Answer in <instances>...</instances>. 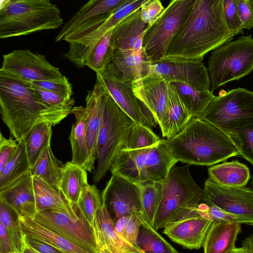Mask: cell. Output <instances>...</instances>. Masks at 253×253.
<instances>
[{"instance_id": "6da1fadb", "label": "cell", "mask_w": 253, "mask_h": 253, "mask_svg": "<svg viewBox=\"0 0 253 253\" xmlns=\"http://www.w3.org/2000/svg\"><path fill=\"white\" fill-rule=\"evenodd\" d=\"M234 36L225 21L223 0H196L164 59L202 61L208 52L232 41Z\"/></svg>"}, {"instance_id": "7a4b0ae2", "label": "cell", "mask_w": 253, "mask_h": 253, "mask_svg": "<svg viewBox=\"0 0 253 253\" xmlns=\"http://www.w3.org/2000/svg\"><path fill=\"white\" fill-rule=\"evenodd\" d=\"M73 108L51 106L43 101L31 86L0 73V112L2 122L17 143L35 125L55 126L72 114Z\"/></svg>"}, {"instance_id": "3957f363", "label": "cell", "mask_w": 253, "mask_h": 253, "mask_svg": "<svg viewBox=\"0 0 253 253\" xmlns=\"http://www.w3.org/2000/svg\"><path fill=\"white\" fill-rule=\"evenodd\" d=\"M164 141L177 162L190 165L210 166L240 155L225 133L200 119H191L180 133Z\"/></svg>"}, {"instance_id": "277c9868", "label": "cell", "mask_w": 253, "mask_h": 253, "mask_svg": "<svg viewBox=\"0 0 253 253\" xmlns=\"http://www.w3.org/2000/svg\"><path fill=\"white\" fill-rule=\"evenodd\" d=\"M190 166L174 165L161 181V195L154 223L157 231L182 219L200 216L197 208L204 190L193 179Z\"/></svg>"}, {"instance_id": "5b68a950", "label": "cell", "mask_w": 253, "mask_h": 253, "mask_svg": "<svg viewBox=\"0 0 253 253\" xmlns=\"http://www.w3.org/2000/svg\"><path fill=\"white\" fill-rule=\"evenodd\" d=\"M63 23L59 8L49 0L0 1L1 39L58 29Z\"/></svg>"}, {"instance_id": "8992f818", "label": "cell", "mask_w": 253, "mask_h": 253, "mask_svg": "<svg viewBox=\"0 0 253 253\" xmlns=\"http://www.w3.org/2000/svg\"><path fill=\"white\" fill-rule=\"evenodd\" d=\"M178 162L168 149L164 139L145 148L122 150L114 160L110 170L137 184L161 182Z\"/></svg>"}, {"instance_id": "52a82bcc", "label": "cell", "mask_w": 253, "mask_h": 253, "mask_svg": "<svg viewBox=\"0 0 253 253\" xmlns=\"http://www.w3.org/2000/svg\"><path fill=\"white\" fill-rule=\"evenodd\" d=\"M135 124L108 91L103 122L97 139L98 163L93 174L94 184L100 182L110 169L114 159L125 148Z\"/></svg>"}, {"instance_id": "ba28073f", "label": "cell", "mask_w": 253, "mask_h": 253, "mask_svg": "<svg viewBox=\"0 0 253 253\" xmlns=\"http://www.w3.org/2000/svg\"><path fill=\"white\" fill-rule=\"evenodd\" d=\"M214 96L200 119L226 135L253 129V91L238 87Z\"/></svg>"}, {"instance_id": "9c48e42d", "label": "cell", "mask_w": 253, "mask_h": 253, "mask_svg": "<svg viewBox=\"0 0 253 253\" xmlns=\"http://www.w3.org/2000/svg\"><path fill=\"white\" fill-rule=\"evenodd\" d=\"M211 91L253 71V38L241 36L212 50L209 58Z\"/></svg>"}, {"instance_id": "30bf717a", "label": "cell", "mask_w": 253, "mask_h": 253, "mask_svg": "<svg viewBox=\"0 0 253 253\" xmlns=\"http://www.w3.org/2000/svg\"><path fill=\"white\" fill-rule=\"evenodd\" d=\"M196 0L170 1L158 19L147 28L142 49L150 63L164 59L168 47Z\"/></svg>"}, {"instance_id": "8fae6325", "label": "cell", "mask_w": 253, "mask_h": 253, "mask_svg": "<svg viewBox=\"0 0 253 253\" xmlns=\"http://www.w3.org/2000/svg\"><path fill=\"white\" fill-rule=\"evenodd\" d=\"M32 218L89 253H97L92 228L80 212L77 205L69 210L39 211Z\"/></svg>"}, {"instance_id": "7c38bea8", "label": "cell", "mask_w": 253, "mask_h": 253, "mask_svg": "<svg viewBox=\"0 0 253 253\" xmlns=\"http://www.w3.org/2000/svg\"><path fill=\"white\" fill-rule=\"evenodd\" d=\"M2 58L0 73L22 83L56 80L63 76L44 55L29 49H15Z\"/></svg>"}, {"instance_id": "4fadbf2b", "label": "cell", "mask_w": 253, "mask_h": 253, "mask_svg": "<svg viewBox=\"0 0 253 253\" xmlns=\"http://www.w3.org/2000/svg\"><path fill=\"white\" fill-rule=\"evenodd\" d=\"M126 0H90L83 5L65 24L55 39L68 43L78 40L95 30Z\"/></svg>"}, {"instance_id": "5bb4252c", "label": "cell", "mask_w": 253, "mask_h": 253, "mask_svg": "<svg viewBox=\"0 0 253 253\" xmlns=\"http://www.w3.org/2000/svg\"><path fill=\"white\" fill-rule=\"evenodd\" d=\"M202 202L249 220L253 225V189L223 186L208 178Z\"/></svg>"}, {"instance_id": "9a60e30c", "label": "cell", "mask_w": 253, "mask_h": 253, "mask_svg": "<svg viewBox=\"0 0 253 253\" xmlns=\"http://www.w3.org/2000/svg\"><path fill=\"white\" fill-rule=\"evenodd\" d=\"M149 74L159 75L170 84L179 82L198 91H211L210 76L202 61L164 59L150 63Z\"/></svg>"}, {"instance_id": "2e32d148", "label": "cell", "mask_w": 253, "mask_h": 253, "mask_svg": "<svg viewBox=\"0 0 253 253\" xmlns=\"http://www.w3.org/2000/svg\"><path fill=\"white\" fill-rule=\"evenodd\" d=\"M144 0H126L119 6L113 13L90 33L78 40L69 42V50L62 54L77 67L84 68L90 52L100 40L124 18L140 9Z\"/></svg>"}, {"instance_id": "e0dca14e", "label": "cell", "mask_w": 253, "mask_h": 253, "mask_svg": "<svg viewBox=\"0 0 253 253\" xmlns=\"http://www.w3.org/2000/svg\"><path fill=\"white\" fill-rule=\"evenodd\" d=\"M102 201L113 214L115 219L141 211L138 184L112 173L102 193Z\"/></svg>"}, {"instance_id": "ac0fdd59", "label": "cell", "mask_w": 253, "mask_h": 253, "mask_svg": "<svg viewBox=\"0 0 253 253\" xmlns=\"http://www.w3.org/2000/svg\"><path fill=\"white\" fill-rule=\"evenodd\" d=\"M169 84L155 74H147L132 83L134 95L149 112L161 130L167 116L168 90Z\"/></svg>"}, {"instance_id": "d6986e66", "label": "cell", "mask_w": 253, "mask_h": 253, "mask_svg": "<svg viewBox=\"0 0 253 253\" xmlns=\"http://www.w3.org/2000/svg\"><path fill=\"white\" fill-rule=\"evenodd\" d=\"M96 75L118 106L136 124L156 126L155 122L145 114L134 95L132 82L119 80L106 69Z\"/></svg>"}, {"instance_id": "ffe728a7", "label": "cell", "mask_w": 253, "mask_h": 253, "mask_svg": "<svg viewBox=\"0 0 253 253\" xmlns=\"http://www.w3.org/2000/svg\"><path fill=\"white\" fill-rule=\"evenodd\" d=\"M108 91L100 81L96 78L95 84L85 97V107L87 115L86 141L88 155L87 171L91 172L97 159V139L103 122Z\"/></svg>"}, {"instance_id": "44dd1931", "label": "cell", "mask_w": 253, "mask_h": 253, "mask_svg": "<svg viewBox=\"0 0 253 253\" xmlns=\"http://www.w3.org/2000/svg\"><path fill=\"white\" fill-rule=\"evenodd\" d=\"M92 228L97 253H139L117 233L115 222L102 201Z\"/></svg>"}, {"instance_id": "7402d4cb", "label": "cell", "mask_w": 253, "mask_h": 253, "mask_svg": "<svg viewBox=\"0 0 253 253\" xmlns=\"http://www.w3.org/2000/svg\"><path fill=\"white\" fill-rule=\"evenodd\" d=\"M140 9L126 17L114 28L111 43L114 52L143 53V39L149 25L142 20Z\"/></svg>"}, {"instance_id": "603a6c76", "label": "cell", "mask_w": 253, "mask_h": 253, "mask_svg": "<svg viewBox=\"0 0 253 253\" xmlns=\"http://www.w3.org/2000/svg\"><path fill=\"white\" fill-rule=\"evenodd\" d=\"M212 221L201 216H193L169 224L163 232L174 242L189 249L203 246Z\"/></svg>"}, {"instance_id": "cb8c5ba5", "label": "cell", "mask_w": 253, "mask_h": 253, "mask_svg": "<svg viewBox=\"0 0 253 253\" xmlns=\"http://www.w3.org/2000/svg\"><path fill=\"white\" fill-rule=\"evenodd\" d=\"M33 175L27 172L5 189L0 191L3 199L18 216L33 218L37 212Z\"/></svg>"}, {"instance_id": "d4e9b609", "label": "cell", "mask_w": 253, "mask_h": 253, "mask_svg": "<svg viewBox=\"0 0 253 253\" xmlns=\"http://www.w3.org/2000/svg\"><path fill=\"white\" fill-rule=\"evenodd\" d=\"M150 64L144 51L142 54L115 52L105 69L119 80L133 83L148 74Z\"/></svg>"}, {"instance_id": "484cf974", "label": "cell", "mask_w": 253, "mask_h": 253, "mask_svg": "<svg viewBox=\"0 0 253 253\" xmlns=\"http://www.w3.org/2000/svg\"><path fill=\"white\" fill-rule=\"evenodd\" d=\"M241 230L240 223L213 221L203 245L204 253H227L236 247Z\"/></svg>"}, {"instance_id": "4316f807", "label": "cell", "mask_w": 253, "mask_h": 253, "mask_svg": "<svg viewBox=\"0 0 253 253\" xmlns=\"http://www.w3.org/2000/svg\"><path fill=\"white\" fill-rule=\"evenodd\" d=\"M21 232L29 237L42 241L65 253H89L32 218L18 216Z\"/></svg>"}, {"instance_id": "83f0119b", "label": "cell", "mask_w": 253, "mask_h": 253, "mask_svg": "<svg viewBox=\"0 0 253 253\" xmlns=\"http://www.w3.org/2000/svg\"><path fill=\"white\" fill-rule=\"evenodd\" d=\"M167 107V116L161 131L164 137L170 139L180 133L191 119L187 109L171 84L168 86Z\"/></svg>"}, {"instance_id": "f1b7e54d", "label": "cell", "mask_w": 253, "mask_h": 253, "mask_svg": "<svg viewBox=\"0 0 253 253\" xmlns=\"http://www.w3.org/2000/svg\"><path fill=\"white\" fill-rule=\"evenodd\" d=\"M76 122L71 128L69 137L72 148L71 162L87 170L88 155L86 141L87 115L85 107L75 106L72 111Z\"/></svg>"}, {"instance_id": "f546056e", "label": "cell", "mask_w": 253, "mask_h": 253, "mask_svg": "<svg viewBox=\"0 0 253 253\" xmlns=\"http://www.w3.org/2000/svg\"><path fill=\"white\" fill-rule=\"evenodd\" d=\"M208 174L209 178L214 182L230 187H245L251 177L248 167L238 160L210 167Z\"/></svg>"}, {"instance_id": "4dcf8cb0", "label": "cell", "mask_w": 253, "mask_h": 253, "mask_svg": "<svg viewBox=\"0 0 253 253\" xmlns=\"http://www.w3.org/2000/svg\"><path fill=\"white\" fill-rule=\"evenodd\" d=\"M33 182L37 212L50 210H69L77 206L69 202L59 186L49 184L35 176L33 177Z\"/></svg>"}, {"instance_id": "1f68e13d", "label": "cell", "mask_w": 253, "mask_h": 253, "mask_svg": "<svg viewBox=\"0 0 253 253\" xmlns=\"http://www.w3.org/2000/svg\"><path fill=\"white\" fill-rule=\"evenodd\" d=\"M86 172L71 161L64 164L59 187L72 205H77L81 194L89 185Z\"/></svg>"}, {"instance_id": "d6a6232c", "label": "cell", "mask_w": 253, "mask_h": 253, "mask_svg": "<svg viewBox=\"0 0 253 253\" xmlns=\"http://www.w3.org/2000/svg\"><path fill=\"white\" fill-rule=\"evenodd\" d=\"M52 125L42 123L34 126L23 138L31 169L50 145Z\"/></svg>"}, {"instance_id": "836d02e7", "label": "cell", "mask_w": 253, "mask_h": 253, "mask_svg": "<svg viewBox=\"0 0 253 253\" xmlns=\"http://www.w3.org/2000/svg\"><path fill=\"white\" fill-rule=\"evenodd\" d=\"M170 84L175 87L192 119H200L214 97L211 91H198L186 84L179 82Z\"/></svg>"}, {"instance_id": "e575fe53", "label": "cell", "mask_w": 253, "mask_h": 253, "mask_svg": "<svg viewBox=\"0 0 253 253\" xmlns=\"http://www.w3.org/2000/svg\"><path fill=\"white\" fill-rule=\"evenodd\" d=\"M18 146L0 172V191L12 184L31 170L29 162L23 141Z\"/></svg>"}, {"instance_id": "d590c367", "label": "cell", "mask_w": 253, "mask_h": 253, "mask_svg": "<svg viewBox=\"0 0 253 253\" xmlns=\"http://www.w3.org/2000/svg\"><path fill=\"white\" fill-rule=\"evenodd\" d=\"M136 248L139 253H179L155 228L143 220Z\"/></svg>"}, {"instance_id": "8d00e7d4", "label": "cell", "mask_w": 253, "mask_h": 253, "mask_svg": "<svg viewBox=\"0 0 253 253\" xmlns=\"http://www.w3.org/2000/svg\"><path fill=\"white\" fill-rule=\"evenodd\" d=\"M138 185L140 191L141 217L143 221L154 228L155 216L161 195V181H147Z\"/></svg>"}, {"instance_id": "74e56055", "label": "cell", "mask_w": 253, "mask_h": 253, "mask_svg": "<svg viewBox=\"0 0 253 253\" xmlns=\"http://www.w3.org/2000/svg\"><path fill=\"white\" fill-rule=\"evenodd\" d=\"M64 164L54 155L50 145L48 146L31 169L33 176L59 186Z\"/></svg>"}, {"instance_id": "f35d334b", "label": "cell", "mask_w": 253, "mask_h": 253, "mask_svg": "<svg viewBox=\"0 0 253 253\" xmlns=\"http://www.w3.org/2000/svg\"><path fill=\"white\" fill-rule=\"evenodd\" d=\"M113 29L108 32L96 44L85 60L84 66L95 73L104 70L113 58L114 49L111 43Z\"/></svg>"}, {"instance_id": "ab89813d", "label": "cell", "mask_w": 253, "mask_h": 253, "mask_svg": "<svg viewBox=\"0 0 253 253\" xmlns=\"http://www.w3.org/2000/svg\"><path fill=\"white\" fill-rule=\"evenodd\" d=\"M0 223L5 228L11 240L14 251H24L22 232L15 211L2 199L0 198Z\"/></svg>"}, {"instance_id": "60d3db41", "label": "cell", "mask_w": 253, "mask_h": 253, "mask_svg": "<svg viewBox=\"0 0 253 253\" xmlns=\"http://www.w3.org/2000/svg\"><path fill=\"white\" fill-rule=\"evenodd\" d=\"M80 212L92 227L102 199L95 184L89 185L81 194L77 204Z\"/></svg>"}, {"instance_id": "b9f144b4", "label": "cell", "mask_w": 253, "mask_h": 253, "mask_svg": "<svg viewBox=\"0 0 253 253\" xmlns=\"http://www.w3.org/2000/svg\"><path fill=\"white\" fill-rule=\"evenodd\" d=\"M142 223L140 213L135 212L116 219L115 224L119 235L136 248L137 237Z\"/></svg>"}, {"instance_id": "7bdbcfd3", "label": "cell", "mask_w": 253, "mask_h": 253, "mask_svg": "<svg viewBox=\"0 0 253 253\" xmlns=\"http://www.w3.org/2000/svg\"><path fill=\"white\" fill-rule=\"evenodd\" d=\"M161 140V139L151 128L136 124L131 130L123 150H134L149 147L155 145Z\"/></svg>"}, {"instance_id": "ee69618b", "label": "cell", "mask_w": 253, "mask_h": 253, "mask_svg": "<svg viewBox=\"0 0 253 253\" xmlns=\"http://www.w3.org/2000/svg\"><path fill=\"white\" fill-rule=\"evenodd\" d=\"M227 135L238 150L240 155L253 165V129L241 130Z\"/></svg>"}, {"instance_id": "f6af8a7d", "label": "cell", "mask_w": 253, "mask_h": 253, "mask_svg": "<svg viewBox=\"0 0 253 253\" xmlns=\"http://www.w3.org/2000/svg\"><path fill=\"white\" fill-rule=\"evenodd\" d=\"M28 84L51 91L68 101L72 98V85L68 79L64 75L61 78L56 80L34 81Z\"/></svg>"}, {"instance_id": "bcb514c9", "label": "cell", "mask_w": 253, "mask_h": 253, "mask_svg": "<svg viewBox=\"0 0 253 253\" xmlns=\"http://www.w3.org/2000/svg\"><path fill=\"white\" fill-rule=\"evenodd\" d=\"M223 12L225 21L227 28L234 35H244L237 7L236 0H223Z\"/></svg>"}, {"instance_id": "7dc6e473", "label": "cell", "mask_w": 253, "mask_h": 253, "mask_svg": "<svg viewBox=\"0 0 253 253\" xmlns=\"http://www.w3.org/2000/svg\"><path fill=\"white\" fill-rule=\"evenodd\" d=\"M208 210L200 216L213 221H222L226 222H238L252 225L251 222L248 219L241 216L229 213L223 210L211 205H208Z\"/></svg>"}, {"instance_id": "c3c4849f", "label": "cell", "mask_w": 253, "mask_h": 253, "mask_svg": "<svg viewBox=\"0 0 253 253\" xmlns=\"http://www.w3.org/2000/svg\"><path fill=\"white\" fill-rule=\"evenodd\" d=\"M165 9L159 0H144L140 9L141 18L143 22L151 26Z\"/></svg>"}, {"instance_id": "681fc988", "label": "cell", "mask_w": 253, "mask_h": 253, "mask_svg": "<svg viewBox=\"0 0 253 253\" xmlns=\"http://www.w3.org/2000/svg\"><path fill=\"white\" fill-rule=\"evenodd\" d=\"M30 85L38 96L48 105L61 108H73L74 107L75 103L74 98H72L70 100L68 101L51 91L36 86Z\"/></svg>"}, {"instance_id": "f907efd6", "label": "cell", "mask_w": 253, "mask_h": 253, "mask_svg": "<svg viewBox=\"0 0 253 253\" xmlns=\"http://www.w3.org/2000/svg\"><path fill=\"white\" fill-rule=\"evenodd\" d=\"M236 4L243 28H253V0H236Z\"/></svg>"}, {"instance_id": "816d5d0a", "label": "cell", "mask_w": 253, "mask_h": 253, "mask_svg": "<svg viewBox=\"0 0 253 253\" xmlns=\"http://www.w3.org/2000/svg\"><path fill=\"white\" fill-rule=\"evenodd\" d=\"M17 142L13 136L6 139L0 133V172L16 149Z\"/></svg>"}, {"instance_id": "f5cc1de1", "label": "cell", "mask_w": 253, "mask_h": 253, "mask_svg": "<svg viewBox=\"0 0 253 253\" xmlns=\"http://www.w3.org/2000/svg\"><path fill=\"white\" fill-rule=\"evenodd\" d=\"M22 236L24 245L35 253H65L42 241L29 237L22 233Z\"/></svg>"}, {"instance_id": "db71d44e", "label": "cell", "mask_w": 253, "mask_h": 253, "mask_svg": "<svg viewBox=\"0 0 253 253\" xmlns=\"http://www.w3.org/2000/svg\"><path fill=\"white\" fill-rule=\"evenodd\" d=\"M14 251L11 240L4 226L0 223V253Z\"/></svg>"}, {"instance_id": "11a10c76", "label": "cell", "mask_w": 253, "mask_h": 253, "mask_svg": "<svg viewBox=\"0 0 253 253\" xmlns=\"http://www.w3.org/2000/svg\"><path fill=\"white\" fill-rule=\"evenodd\" d=\"M246 253H253V231L242 243Z\"/></svg>"}, {"instance_id": "9f6ffc18", "label": "cell", "mask_w": 253, "mask_h": 253, "mask_svg": "<svg viewBox=\"0 0 253 253\" xmlns=\"http://www.w3.org/2000/svg\"><path fill=\"white\" fill-rule=\"evenodd\" d=\"M227 253H246V251L244 248L242 246L240 248L235 247L229 251Z\"/></svg>"}, {"instance_id": "6f0895ef", "label": "cell", "mask_w": 253, "mask_h": 253, "mask_svg": "<svg viewBox=\"0 0 253 253\" xmlns=\"http://www.w3.org/2000/svg\"><path fill=\"white\" fill-rule=\"evenodd\" d=\"M24 253H35L33 251L25 246Z\"/></svg>"}, {"instance_id": "680465c9", "label": "cell", "mask_w": 253, "mask_h": 253, "mask_svg": "<svg viewBox=\"0 0 253 253\" xmlns=\"http://www.w3.org/2000/svg\"><path fill=\"white\" fill-rule=\"evenodd\" d=\"M9 253H24V251H14Z\"/></svg>"}, {"instance_id": "91938a15", "label": "cell", "mask_w": 253, "mask_h": 253, "mask_svg": "<svg viewBox=\"0 0 253 253\" xmlns=\"http://www.w3.org/2000/svg\"><path fill=\"white\" fill-rule=\"evenodd\" d=\"M250 187L253 189V175L252 176V180H251V186Z\"/></svg>"}]
</instances>
